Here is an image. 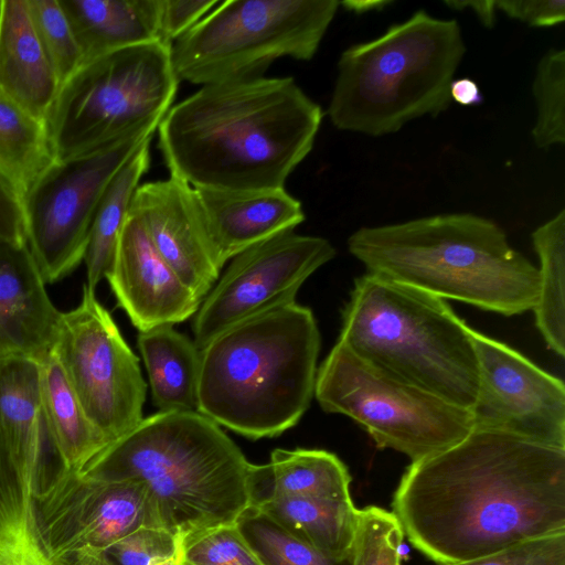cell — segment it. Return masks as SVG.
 <instances>
[{"label": "cell", "mask_w": 565, "mask_h": 565, "mask_svg": "<svg viewBox=\"0 0 565 565\" xmlns=\"http://www.w3.org/2000/svg\"><path fill=\"white\" fill-rule=\"evenodd\" d=\"M61 316L26 241H0V359L40 362L55 345Z\"/></svg>", "instance_id": "cell-20"}, {"label": "cell", "mask_w": 565, "mask_h": 565, "mask_svg": "<svg viewBox=\"0 0 565 565\" xmlns=\"http://www.w3.org/2000/svg\"><path fill=\"white\" fill-rule=\"evenodd\" d=\"M179 79L171 46L152 42L83 64L60 88L45 126L54 160L156 132Z\"/></svg>", "instance_id": "cell-8"}, {"label": "cell", "mask_w": 565, "mask_h": 565, "mask_svg": "<svg viewBox=\"0 0 565 565\" xmlns=\"http://www.w3.org/2000/svg\"><path fill=\"white\" fill-rule=\"evenodd\" d=\"M313 397L372 437L416 462L461 441L473 429L469 409L363 361L338 341L318 367Z\"/></svg>", "instance_id": "cell-10"}, {"label": "cell", "mask_w": 565, "mask_h": 565, "mask_svg": "<svg viewBox=\"0 0 565 565\" xmlns=\"http://www.w3.org/2000/svg\"><path fill=\"white\" fill-rule=\"evenodd\" d=\"M153 405L159 412H199L200 350L173 326L138 332Z\"/></svg>", "instance_id": "cell-24"}, {"label": "cell", "mask_w": 565, "mask_h": 565, "mask_svg": "<svg viewBox=\"0 0 565 565\" xmlns=\"http://www.w3.org/2000/svg\"><path fill=\"white\" fill-rule=\"evenodd\" d=\"M129 212L142 223L154 248L201 300L220 277L193 188L169 177L138 185Z\"/></svg>", "instance_id": "cell-17"}, {"label": "cell", "mask_w": 565, "mask_h": 565, "mask_svg": "<svg viewBox=\"0 0 565 565\" xmlns=\"http://www.w3.org/2000/svg\"><path fill=\"white\" fill-rule=\"evenodd\" d=\"M391 1L380 0V1H343L340 2V6L344 7L345 10L352 11L355 13H365L373 10H382L384 7L388 6Z\"/></svg>", "instance_id": "cell-43"}, {"label": "cell", "mask_w": 565, "mask_h": 565, "mask_svg": "<svg viewBox=\"0 0 565 565\" xmlns=\"http://www.w3.org/2000/svg\"><path fill=\"white\" fill-rule=\"evenodd\" d=\"M411 544L437 565L565 532V450L472 429L412 462L392 501Z\"/></svg>", "instance_id": "cell-1"}, {"label": "cell", "mask_w": 565, "mask_h": 565, "mask_svg": "<svg viewBox=\"0 0 565 565\" xmlns=\"http://www.w3.org/2000/svg\"><path fill=\"white\" fill-rule=\"evenodd\" d=\"M0 565H40L0 535Z\"/></svg>", "instance_id": "cell-42"}, {"label": "cell", "mask_w": 565, "mask_h": 565, "mask_svg": "<svg viewBox=\"0 0 565 565\" xmlns=\"http://www.w3.org/2000/svg\"><path fill=\"white\" fill-rule=\"evenodd\" d=\"M181 545V539L169 531L145 526L103 548L62 554L51 565H152L175 554Z\"/></svg>", "instance_id": "cell-31"}, {"label": "cell", "mask_w": 565, "mask_h": 565, "mask_svg": "<svg viewBox=\"0 0 565 565\" xmlns=\"http://www.w3.org/2000/svg\"><path fill=\"white\" fill-rule=\"evenodd\" d=\"M532 93L536 119L532 138L540 149L565 142V51L552 49L540 60Z\"/></svg>", "instance_id": "cell-32"}, {"label": "cell", "mask_w": 565, "mask_h": 565, "mask_svg": "<svg viewBox=\"0 0 565 565\" xmlns=\"http://www.w3.org/2000/svg\"><path fill=\"white\" fill-rule=\"evenodd\" d=\"M54 352L85 414L109 444L143 419L147 384L139 359L86 285L79 305L62 312Z\"/></svg>", "instance_id": "cell-13"}, {"label": "cell", "mask_w": 565, "mask_h": 565, "mask_svg": "<svg viewBox=\"0 0 565 565\" xmlns=\"http://www.w3.org/2000/svg\"><path fill=\"white\" fill-rule=\"evenodd\" d=\"M335 254L328 239L295 231L280 233L237 254L194 315L193 341L199 350L245 319L296 302L302 284Z\"/></svg>", "instance_id": "cell-14"}, {"label": "cell", "mask_w": 565, "mask_h": 565, "mask_svg": "<svg viewBox=\"0 0 565 565\" xmlns=\"http://www.w3.org/2000/svg\"><path fill=\"white\" fill-rule=\"evenodd\" d=\"M327 556L351 558L359 509L352 500L275 498L256 507Z\"/></svg>", "instance_id": "cell-26"}, {"label": "cell", "mask_w": 565, "mask_h": 565, "mask_svg": "<svg viewBox=\"0 0 565 565\" xmlns=\"http://www.w3.org/2000/svg\"><path fill=\"white\" fill-rule=\"evenodd\" d=\"M105 278L118 306L139 332L183 322L201 305L157 252L140 220L130 212Z\"/></svg>", "instance_id": "cell-18"}, {"label": "cell", "mask_w": 565, "mask_h": 565, "mask_svg": "<svg viewBox=\"0 0 565 565\" xmlns=\"http://www.w3.org/2000/svg\"><path fill=\"white\" fill-rule=\"evenodd\" d=\"M495 8L530 26H554L565 19L564 0H501L495 1Z\"/></svg>", "instance_id": "cell-38"}, {"label": "cell", "mask_w": 565, "mask_h": 565, "mask_svg": "<svg viewBox=\"0 0 565 565\" xmlns=\"http://www.w3.org/2000/svg\"><path fill=\"white\" fill-rule=\"evenodd\" d=\"M348 249L367 273L444 300L507 317L536 302L539 268L509 244L495 222L476 214L363 226L350 235Z\"/></svg>", "instance_id": "cell-4"}, {"label": "cell", "mask_w": 565, "mask_h": 565, "mask_svg": "<svg viewBox=\"0 0 565 565\" xmlns=\"http://www.w3.org/2000/svg\"><path fill=\"white\" fill-rule=\"evenodd\" d=\"M33 525L50 565L67 552L103 548L140 527H160L143 482L94 481L73 471L33 502Z\"/></svg>", "instance_id": "cell-16"}, {"label": "cell", "mask_w": 565, "mask_h": 565, "mask_svg": "<svg viewBox=\"0 0 565 565\" xmlns=\"http://www.w3.org/2000/svg\"><path fill=\"white\" fill-rule=\"evenodd\" d=\"M0 241H26L22 195L0 173Z\"/></svg>", "instance_id": "cell-39"}, {"label": "cell", "mask_w": 565, "mask_h": 565, "mask_svg": "<svg viewBox=\"0 0 565 565\" xmlns=\"http://www.w3.org/2000/svg\"><path fill=\"white\" fill-rule=\"evenodd\" d=\"M39 365L43 405L58 450L67 469L79 472L109 441L85 414L54 348Z\"/></svg>", "instance_id": "cell-25"}, {"label": "cell", "mask_w": 565, "mask_h": 565, "mask_svg": "<svg viewBox=\"0 0 565 565\" xmlns=\"http://www.w3.org/2000/svg\"><path fill=\"white\" fill-rule=\"evenodd\" d=\"M40 43L61 86L82 66L79 47L58 0H26Z\"/></svg>", "instance_id": "cell-33"}, {"label": "cell", "mask_w": 565, "mask_h": 565, "mask_svg": "<svg viewBox=\"0 0 565 565\" xmlns=\"http://www.w3.org/2000/svg\"><path fill=\"white\" fill-rule=\"evenodd\" d=\"M337 0H226L171 45L179 81L209 85L263 76L280 57L309 61Z\"/></svg>", "instance_id": "cell-9"}, {"label": "cell", "mask_w": 565, "mask_h": 565, "mask_svg": "<svg viewBox=\"0 0 565 565\" xmlns=\"http://www.w3.org/2000/svg\"><path fill=\"white\" fill-rule=\"evenodd\" d=\"M445 4L452 10L469 8L486 28H492L495 21V1H445Z\"/></svg>", "instance_id": "cell-41"}, {"label": "cell", "mask_w": 565, "mask_h": 565, "mask_svg": "<svg viewBox=\"0 0 565 565\" xmlns=\"http://www.w3.org/2000/svg\"><path fill=\"white\" fill-rule=\"evenodd\" d=\"M403 537L393 512L374 505L359 510L351 565H399Z\"/></svg>", "instance_id": "cell-34"}, {"label": "cell", "mask_w": 565, "mask_h": 565, "mask_svg": "<svg viewBox=\"0 0 565 565\" xmlns=\"http://www.w3.org/2000/svg\"><path fill=\"white\" fill-rule=\"evenodd\" d=\"M70 470L58 450L41 394L39 362L0 359V535L41 565L33 502Z\"/></svg>", "instance_id": "cell-11"}, {"label": "cell", "mask_w": 565, "mask_h": 565, "mask_svg": "<svg viewBox=\"0 0 565 565\" xmlns=\"http://www.w3.org/2000/svg\"><path fill=\"white\" fill-rule=\"evenodd\" d=\"M218 3V0H158L159 41L171 46Z\"/></svg>", "instance_id": "cell-37"}, {"label": "cell", "mask_w": 565, "mask_h": 565, "mask_svg": "<svg viewBox=\"0 0 565 565\" xmlns=\"http://www.w3.org/2000/svg\"><path fill=\"white\" fill-rule=\"evenodd\" d=\"M154 132L146 131L65 160H54L22 198L26 244L45 282L84 259L90 226L110 181Z\"/></svg>", "instance_id": "cell-12"}, {"label": "cell", "mask_w": 565, "mask_h": 565, "mask_svg": "<svg viewBox=\"0 0 565 565\" xmlns=\"http://www.w3.org/2000/svg\"><path fill=\"white\" fill-rule=\"evenodd\" d=\"M455 565H565V532L527 540Z\"/></svg>", "instance_id": "cell-36"}, {"label": "cell", "mask_w": 565, "mask_h": 565, "mask_svg": "<svg viewBox=\"0 0 565 565\" xmlns=\"http://www.w3.org/2000/svg\"><path fill=\"white\" fill-rule=\"evenodd\" d=\"M184 565H188V564L184 562Z\"/></svg>", "instance_id": "cell-46"}, {"label": "cell", "mask_w": 565, "mask_h": 565, "mask_svg": "<svg viewBox=\"0 0 565 565\" xmlns=\"http://www.w3.org/2000/svg\"><path fill=\"white\" fill-rule=\"evenodd\" d=\"M478 360L473 429L565 450V386L511 347L468 327Z\"/></svg>", "instance_id": "cell-15"}, {"label": "cell", "mask_w": 565, "mask_h": 565, "mask_svg": "<svg viewBox=\"0 0 565 565\" xmlns=\"http://www.w3.org/2000/svg\"><path fill=\"white\" fill-rule=\"evenodd\" d=\"M351 476L337 455L321 449H275L265 465H254L250 505L275 498L350 500Z\"/></svg>", "instance_id": "cell-23"}, {"label": "cell", "mask_w": 565, "mask_h": 565, "mask_svg": "<svg viewBox=\"0 0 565 565\" xmlns=\"http://www.w3.org/2000/svg\"><path fill=\"white\" fill-rule=\"evenodd\" d=\"M193 188L217 265L287 231L306 218L299 200L284 189L218 190Z\"/></svg>", "instance_id": "cell-19"}, {"label": "cell", "mask_w": 565, "mask_h": 565, "mask_svg": "<svg viewBox=\"0 0 565 565\" xmlns=\"http://www.w3.org/2000/svg\"><path fill=\"white\" fill-rule=\"evenodd\" d=\"M152 565H184L183 554H182V545L178 550L175 554L172 556L161 559Z\"/></svg>", "instance_id": "cell-44"}, {"label": "cell", "mask_w": 565, "mask_h": 565, "mask_svg": "<svg viewBox=\"0 0 565 565\" xmlns=\"http://www.w3.org/2000/svg\"><path fill=\"white\" fill-rule=\"evenodd\" d=\"M322 118L291 77L209 84L168 110L158 147L170 175L191 186L284 189Z\"/></svg>", "instance_id": "cell-2"}, {"label": "cell", "mask_w": 565, "mask_h": 565, "mask_svg": "<svg viewBox=\"0 0 565 565\" xmlns=\"http://www.w3.org/2000/svg\"><path fill=\"white\" fill-rule=\"evenodd\" d=\"M151 139H147L115 174L95 213L83 259L85 285L94 292L111 267L134 193L149 169Z\"/></svg>", "instance_id": "cell-27"}, {"label": "cell", "mask_w": 565, "mask_h": 565, "mask_svg": "<svg viewBox=\"0 0 565 565\" xmlns=\"http://www.w3.org/2000/svg\"><path fill=\"white\" fill-rule=\"evenodd\" d=\"M540 258L539 292L533 307L535 324L548 349L565 354V211L533 231Z\"/></svg>", "instance_id": "cell-28"}, {"label": "cell", "mask_w": 565, "mask_h": 565, "mask_svg": "<svg viewBox=\"0 0 565 565\" xmlns=\"http://www.w3.org/2000/svg\"><path fill=\"white\" fill-rule=\"evenodd\" d=\"M468 327L444 299L366 271L354 279L338 341L373 366L470 411L478 360Z\"/></svg>", "instance_id": "cell-7"}, {"label": "cell", "mask_w": 565, "mask_h": 565, "mask_svg": "<svg viewBox=\"0 0 565 565\" xmlns=\"http://www.w3.org/2000/svg\"><path fill=\"white\" fill-rule=\"evenodd\" d=\"M1 11H2V0H0V19H1Z\"/></svg>", "instance_id": "cell-45"}, {"label": "cell", "mask_w": 565, "mask_h": 565, "mask_svg": "<svg viewBox=\"0 0 565 565\" xmlns=\"http://www.w3.org/2000/svg\"><path fill=\"white\" fill-rule=\"evenodd\" d=\"M465 53L459 23L420 9L341 53L327 114L338 129L372 137L437 116L451 104L450 85Z\"/></svg>", "instance_id": "cell-6"}, {"label": "cell", "mask_w": 565, "mask_h": 565, "mask_svg": "<svg viewBox=\"0 0 565 565\" xmlns=\"http://www.w3.org/2000/svg\"><path fill=\"white\" fill-rule=\"evenodd\" d=\"M450 97L451 100L461 106H479L483 102V96L477 82L469 77H461L451 82Z\"/></svg>", "instance_id": "cell-40"}, {"label": "cell", "mask_w": 565, "mask_h": 565, "mask_svg": "<svg viewBox=\"0 0 565 565\" xmlns=\"http://www.w3.org/2000/svg\"><path fill=\"white\" fill-rule=\"evenodd\" d=\"M58 1L83 64L118 50L160 42L158 0Z\"/></svg>", "instance_id": "cell-22"}, {"label": "cell", "mask_w": 565, "mask_h": 565, "mask_svg": "<svg viewBox=\"0 0 565 565\" xmlns=\"http://www.w3.org/2000/svg\"><path fill=\"white\" fill-rule=\"evenodd\" d=\"M320 344L311 309L297 302L225 329L200 350L199 413L248 439L282 434L313 398Z\"/></svg>", "instance_id": "cell-5"}, {"label": "cell", "mask_w": 565, "mask_h": 565, "mask_svg": "<svg viewBox=\"0 0 565 565\" xmlns=\"http://www.w3.org/2000/svg\"><path fill=\"white\" fill-rule=\"evenodd\" d=\"M60 88V81L33 26L26 0H2L0 89L45 124Z\"/></svg>", "instance_id": "cell-21"}, {"label": "cell", "mask_w": 565, "mask_h": 565, "mask_svg": "<svg viewBox=\"0 0 565 565\" xmlns=\"http://www.w3.org/2000/svg\"><path fill=\"white\" fill-rule=\"evenodd\" d=\"M254 463L199 412H158L107 445L77 472L103 482L139 480L160 527L181 541L235 524L250 505Z\"/></svg>", "instance_id": "cell-3"}, {"label": "cell", "mask_w": 565, "mask_h": 565, "mask_svg": "<svg viewBox=\"0 0 565 565\" xmlns=\"http://www.w3.org/2000/svg\"><path fill=\"white\" fill-rule=\"evenodd\" d=\"M54 161L44 122L35 119L0 89V173L22 198Z\"/></svg>", "instance_id": "cell-29"}, {"label": "cell", "mask_w": 565, "mask_h": 565, "mask_svg": "<svg viewBox=\"0 0 565 565\" xmlns=\"http://www.w3.org/2000/svg\"><path fill=\"white\" fill-rule=\"evenodd\" d=\"M188 565H264L235 524L222 525L182 541Z\"/></svg>", "instance_id": "cell-35"}, {"label": "cell", "mask_w": 565, "mask_h": 565, "mask_svg": "<svg viewBox=\"0 0 565 565\" xmlns=\"http://www.w3.org/2000/svg\"><path fill=\"white\" fill-rule=\"evenodd\" d=\"M235 525L264 565H351V558L327 556L256 507L246 508Z\"/></svg>", "instance_id": "cell-30"}]
</instances>
